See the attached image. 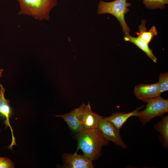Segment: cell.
Masks as SVG:
<instances>
[{
	"instance_id": "obj_1",
	"label": "cell",
	"mask_w": 168,
	"mask_h": 168,
	"mask_svg": "<svg viewBox=\"0 0 168 168\" xmlns=\"http://www.w3.org/2000/svg\"><path fill=\"white\" fill-rule=\"evenodd\" d=\"M76 138V152L81 150L83 155L92 161L100 157L102 147L109 143L98 128L83 129L77 133Z\"/></svg>"
},
{
	"instance_id": "obj_2",
	"label": "cell",
	"mask_w": 168,
	"mask_h": 168,
	"mask_svg": "<svg viewBox=\"0 0 168 168\" xmlns=\"http://www.w3.org/2000/svg\"><path fill=\"white\" fill-rule=\"evenodd\" d=\"M20 7L19 15L31 16L35 19L48 20L49 13L57 5V0H17Z\"/></svg>"
},
{
	"instance_id": "obj_3",
	"label": "cell",
	"mask_w": 168,
	"mask_h": 168,
	"mask_svg": "<svg viewBox=\"0 0 168 168\" xmlns=\"http://www.w3.org/2000/svg\"><path fill=\"white\" fill-rule=\"evenodd\" d=\"M131 5L127 0H115L109 2L101 0L99 3L97 13H109L115 16L121 26L125 36H127L129 35L130 30L126 22L125 15L129 11L128 7Z\"/></svg>"
},
{
	"instance_id": "obj_4",
	"label": "cell",
	"mask_w": 168,
	"mask_h": 168,
	"mask_svg": "<svg viewBox=\"0 0 168 168\" xmlns=\"http://www.w3.org/2000/svg\"><path fill=\"white\" fill-rule=\"evenodd\" d=\"M142 100L147 103L146 107L142 111H138L136 116L139 119L143 125L150 122L153 118L162 117L168 112V100L161 96Z\"/></svg>"
},
{
	"instance_id": "obj_5",
	"label": "cell",
	"mask_w": 168,
	"mask_h": 168,
	"mask_svg": "<svg viewBox=\"0 0 168 168\" xmlns=\"http://www.w3.org/2000/svg\"><path fill=\"white\" fill-rule=\"evenodd\" d=\"M98 128L107 140L114 142L123 148L127 149L126 145L121 138L119 130L103 117L99 122Z\"/></svg>"
},
{
	"instance_id": "obj_6",
	"label": "cell",
	"mask_w": 168,
	"mask_h": 168,
	"mask_svg": "<svg viewBox=\"0 0 168 168\" xmlns=\"http://www.w3.org/2000/svg\"><path fill=\"white\" fill-rule=\"evenodd\" d=\"M64 167L67 168H92L93 161L84 155L65 153L63 154Z\"/></svg>"
},
{
	"instance_id": "obj_7",
	"label": "cell",
	"mask_w": 168,
	"mask_h": 168,
	"mask_svg": "<svg viewBox=\"0 0 168 168\" xmlns=\"http://www.w3.org/2000/svg\"><path fill=\"white\" fill-rule=\"evenodd\" d=\"M85 105L83 103L79 107L70 112L55 116L62 117L72 130L77 133L83 130L81 123V118Z\"/></svg>"
},
{
	"instance_id": "obj_8",
	"label": "cell",
	"mask_w": 168,
	"mask_h": 168,
	"mask_svg": "<svg viewBox=\"0 0 168 168\" xmlns=\"http://www.w3.org/2000/svg\"><path fill=\"white\" fill-rule=\"evenodd\" d=\"M5 89L2 84L0 85V114L3 116L5 119L4 124L7 128L9 127L11 130L12 137V142L11 144L7 147L12 150L13 146L16 145V138L14 137L13 131L10 123L12 110L9 104V101L4 96Z\"/></svg>"
},
{
	"instance_id": "obj_9",
	"label": "cell",
	"mask_w": 168,
	"mask_h": 168,
	"mask_svg": "<svg viewBox=\"0 0 168 168\" xmlns=\"http://www.w3.org/2000/svg\"><path fill=\"white\" fill-rule=\"evenodd\" d=\"M133 91L137 98L142 100L160 96L161 94L158 83L140 84L135 87Z\"/></svg>"
},
{
	"instance_id": "obj_10",
	"label": "cell",
	"mask_w": 168,
	"mask_h": 168,
	"mask_svg": "<svg viewBox=\"0 0 168 168\" xmlns=\"http://www.w3.org/2000/svg\"><path fill=\"white\" fill-rule=\"evenodd\" d=\"M102 117L92 111L89 102L85 106L81 118V123L83 129L98 128L99 122Z\"/></svg>"
},
{
	"instance_id": "obj_11",
	"label": "cell",
	"mask_w": 168,
	"mask_h": 168,
	"mask_svg": "<svg viewBox=\"0 0 168 168\" xmlns=\"http://www.w3.org/2000/svg\"><path fill=\"white\" fill-rule=\"evenodd\" d=\"M143 106L140 107L130 113L115 112L109 117H103L120 130L128 119L132 116H136L138 112Z\"/></svg>"
},
{
	"instance_id": "obj_12",
	"label": "cell",
	"mask_w": 168,
	"mask_h": 168,
	"mask_svg": "<svg viewBox=\"0 0 168 168\" xmlns=\"http://www.w3.org/2000/svg\"><path fill=\"white\" fill-rule=\"evenodd\" d=\"M125 41L131 42L142 50L147 56L154 63L157 62L156 58L154 55L152 50L149 47L148 44L138 37H133L129 35L124 36Z\"/></svg>"
},
{
	"instance_id": "obj_13",
	"label": "cell",
	"mask_w": 168,
	"mask_h": 168,
	"mask_svg": "<svg viewBox=\"0 0 168 168\" xmlns=\"http://www.w3.org/2000/svg\"><path fill=\"white\" fill-rule=\"evenodd\" d=\"M154 128L160 134L159 140L163 147L166 149L168 148V116L163 117L160 121L154 125Z\"/></svg>"
},
{
	"instance_id": "obj_14",
	"label": "cell",
	"mask_w": 168,
	"mask_h": 168,
	"mask_svg": "<svg viewBox=\"0 0 168 168\" xmlns=\"http://www.w3.org/2000/svg\"><path fill=\"white\" fill-rule=\"evenodd\" d=\"M146 21L142 20L139 26V31L136 33L138 37L149 44L153 37L158 35L156 27L153 26L148 30L145 26Z\"/></svg>"
},
{
	"instance_id": "obj_15",
	"label": "cell",
	"mask_w": 168,
	"mask_h": 168,
	"mask_svg": "<svg viewBox=\"0 0 168 168\" xmlns=\"http://www.w3.org/2000/svg\"><path fill=\"white\" fill-rule=\"evenodd\" d=\"M143 3L148 9H163L168 3V0H142Z\"/></svg>"
},
{
	"instance_id": "obj_16",
	"label": "cell",
	"mask_w": 168,
	"mask_h": 168,
	"mask_svg": "<svg viewBox=\"0 0 168 168\" xmlns=\"http://www.w3.org/2000/svg\"><path fill=\"white\" fill-rule=\"evenodd\" d=\"M159 86L161 93L167 91L168 90V73L166 72L160 73L159 76V81L158 82Z\"/></svg>"
},
{
	"instance_id": "obj_17",
	"label": "cell",
	"mask_w": 168,
	"mask_h": 168,
	"mask_svg": "<svg viewBox=\"0 0 168 168\" xmlns=\"http://www.w3.org/2000/svg\"><path fill=\"white\" fill-rule=\"evenodd\" d=\"M14 166L13 162L10 159L6 157H1L0 168H13Z\"/></svg>"
},
{
	"instance_id": "obj_18",
	"label": "cell",
	"mask_w": 168,
	"mask_h": 168,
	"mask_svg": "<svg viewBox=\"0 0 168 168\" xmlns=\"http://www.w3.org/2000/svg\"><path fill=\"white\" fill-rule=\"evenodd\" d=\"M3 71V70L2 69H0V78L2 76V74Z\"/></svg>"
},
{
	"instance_id": "obj_19",
	"label": "cell",
	"mask_w": 168,
	"mask_h": 168,
	"mask_svg": "<svg viewBox=\"0 0 168 168\" xmlns=\"http://www.w3.org/2000/svg\"><path fill=\"white\" fill-rule=\"evenodd\" d=\"M1 157H0V161L1 159Z\"/></svg>"
}]
</instances>
